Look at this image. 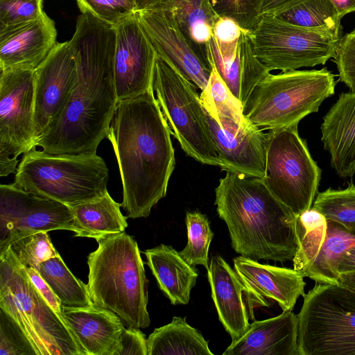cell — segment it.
Returning a JSON list of instances; mask_svg holds the SVG:
<instances>
[{
    "mask_svg": "<svg viewBox=\"0 0 355 355\" xmlns=\"http://www.w3.org/2000/svg\"><path fill=\"white\" fill-rule=\"evenodd\" d=\"M69 42L78 81L64 112L35 146L52 155L96 153L107 138L118 103L114 73L116 29L83 12Z\"/></svg>",
    "mask_w": 355,
    "mask_h": 355,
    "instance_id": "1",
    "label": "cell"
},
{
    "mask_svg": "<svg viewBox=\"0 0 355 355\" xmlns=\"http://www.w3.org/2000/svg\"><path fill=\"white\" fill-rule=\"evenodd\" d=\"M171 135L153 88L118 101L107 138L118 162L127 218H146L165 197L175 165Z\"/></svg>",
    "mask_w": 355,
    "mask_h": 355,
    "instance_id": "2",
    "label": "cell"
},
{
    "mask_svg": "<svg viewBox=\"0 0 355 355\" xmlns=\"http://www.w3.org/2000/svg\"><path fill=\"white\" fill-rule=\"evenodd\" d=\"M219 217L236 252L254 260L293 261L300 250L297 216L263 178L226 171L215 189Z\"/></svg>",
    "mask_w": 355,
    "mask_h": 355,
    "instance_id": "3",
    "label": "cell"
},
{
    "mask_svg": "<svg viewBox=\"0 0 355 355\" xmlns=\"http://www.w3.org/2000/svg\"><path fill=\"white\" fill-rule=\"evenodd\" d=\"M96 241L97 249L87 257L93 304L114 312L127 327H148V281L136 240L123 232Z\"/></svg>",
    "mask_w": 355,
    "mask_h": 355,
    "instance_id": "4",
    "label": "cell"
},
{
    "mask_svg": "<svg viewBox=\"0 0 355 355\" xmlns=\"http://www.w3.org/2000/svg\"><path fill=\"white\" fill-rule=\"evenodd\" d=\"M0 308L19 326L36 355H85L10 247L0 252Z\"/></svg>",
    "mask_w": 355,
    "mask_h": 355,
    "instance_id": "5",
    "label": "cell"
},
{
    "mask_svg": "<svg viewBox=\"0 0 355 355\" xmlns=\"http://www.w3.org/2000/svg\"><path fill=\"white\" fill-rule=\"evenodd\" d=\"M107 182V166L96 153L52 155L34 147L24 154L13 184L71 207L105 196Z\"/></svg>",
    "mask_w": 355,
    "mask_h": 355,
    "instance_id": "6",
    "label": "cell"
},
{
    "mask_svg": "<svg viewBox=\"0 0 355 355\" xmlns=\"http://www.w3.org/2000/svg\"><path fill=\"white\" fill-rule=\"evenodd\" d=\"M335 76L326 67L270 73L250 94L243 114L263 130L298 125L334 94Z\"/></svg>",
    "mask_w": 355,
    "mask_h": 355,
    "instance_id": "7",
    "label": "cell"
},
{
    "mask_svg": "<svg viewBox=\"0 0 355 355\" xmlns=\"http://www.w3.org/2000/svg\"><path fill=\"white\" fill-rule=\"evenodd\" d=\"M297 318L300 355H355V291L317 283Z\"/></svg>",
    "mask_w": 355,
    "mask_h": 355,
    "instance_id": "8",
    "label": "cell"
},
{
    "mask_svg": "<svg viewBox=\"0 0 355 355\" xmlns=\"http://www.w3.org/2000/svg\"><path fill=\"white\" fill-rule=\"evenodd\" d=\"M153 88L172 135L186 154L203 164L220 166L197 87L157 55Z\"/></svg>",
    "mask_w": 355,
    "mask_h": 355,
    "instance_id": "9",
    "label": "cell"
},
{
    "mask_svg": "<svg viewBox=\"0 0 355 355\" xmlns=\"http://www.w3.org/2000/svg\"><path fill=\"white\" fill-rule=\"evenodd\" d=\"M297 125L268 132L263 179L272 194L297 216L311 208L322 173Z\"/></svg>",
    "mask_w": 355,
    "mask_h": 355,
    "instance_id": "10",
    "label": "cell"
},
{
    "mask_svg": "<svg viewBox=\"0 0 355 355\" xmlns=\"http://www.w3.org/2000/svg\"><path fill=\"white\" fill-rule=\"evenodd\" d=\"M250 34L256 56L270 71L323 65L334 57L339 42L270 14L261 15Z\"/></svg>",
    "mask_w": 355,
    "mask_h": 355,
    "instance_id": "11",
    "label": "cell"
},
{
    "mask_svg": "<svg viewBox=\"0 0 355 355\" xmlns=\"http://www.w3.org/2000/svg\"><path fill=\"white\" fill-rule=\"evenodd\" d=\"M36 141L35 70H0V176L15 173Z\"/></svg>",
    "mask_w": 355,
    "mask_h": 355,
    "instance_id": "12",
    "label": "cell"
},
{
    "mask_svg": "<svg viewBox=\"0 0 355 355\" xmlns=\"http://www.w3.org/2000/svg\"><path fill=\"white\" fill-rule=\"evenodd\" d=\"M56 230L75 232L70 206L13 183L0 185V252L21 237Z\"/></svg>",
    "mask_w": 355,
    "mask_h": 355,
    "instance_id": "13",
    "label": "cell"
},
{
    "mask_svg": "<svg viewBox=\"0 0 355 355\" xmlns=\"http://www.w3.org/2000/svg\"><path fill=\"white\" fill-rule=\"evenodd\" d=\"M70 42H57L35 69V132L37 141L58 121L78 81ZM36 141V142H37Z\"/></svg>",
    "mask_w": 355,
    "mask_h": 355,
    "instance_id": "14",
    "label": "cell"
},
{
    "mask_svg": "<svg viewBox=\"0 0 355 355\" xmlns=\"http://www.w3.org/2000/svg\"><path fill=\"white\" fill-rule=\"evenodd\" d=\"M137 19L157 55L184 78L203 91L211 67L200 56L166 6L136 12Z\"/></svg>",
    "mask_w": 355,
    "mask_h": 355,
    "instance_id": "15",
    "label": "cell"
},
{
    "mask_svg": "<svg viewBox=\"0 0 355 355\" xmlns=\"http://www.w3.org/2000/svg\"><path fill=\"white\" fill-rule=\"evenodd\" d=\"M203 111L221 170L263 179L268 132L249 119L244 122L225 117L215 120L204 108Z\"/></svg>",
    "mask_w": 355,
    "mask_h": 355,
    "instance_id": "16",
    "label": "cell"
},
{
    "mask_svg": "<svg viewBox=\"0 0 355 355\" xmlns=\"http://www.w3.org/2000/svg\"><path fill=\"white\" fill-rule=\"evenodd\" d=\"M114 27V83L120 101L153 88L157 53L139 25L136 12Z\"/></svg>",
    "mask_w": 355,
    "mask_h": 355,
    "instance_id": "17",
    "label": "cell"
},
{
    "mask_svg": "<svg viewBox=\"0 0 355 355\" xmlns=\"http://www.w3.org/2000/svg\"><path fill=\"white\" fill-rule=\"evenodd\" d=\"M233 263L245 288L251 319L254 320L252 306H268L267 299L288 311H293L297 299L305 295L304 277L294 268L262 264L242 255L235 257Z\"/></svg>",
    "mask_w": 355,
    "mask_h": 355,
    "instance_id": "18",
    "label": "cell"
},
{
    "mask_svg": "<svg viewBox=\"0 0 355 355\" xmlns=\"http://www.w3.org/2000/svg\"><path fill=\"white\" fill-rule=\"evenodd\" d=\"M55 21L45 12L19 28L0 33V70H35L58 42Z\"/></svg>",
    "mask_w": 355,
    "mask_h": 355,
    "instance_id": "19",
    "label": "cell"
},
{
    "mask_svg": "<svg viewBox=\"0 0 355 355\" xmlns=\"http://www.w3.org/2000/svg\"><path fill=\"white\" fill-rule=\"evenodd\" d=\"M62 317L86 355H119L121 319L94 304L83 308L62 306Z\"/></svg>",
    "mask_w": 355,
    "mask_h": 355,
    "instance_id": "20",
    "label": "cell"
},
{
    "mask_svg": "<svg viewBox=\"0 0 355 355\" xmlns=\"http://www.w3.org/2000/svg\"><path fill=\"white\" fill-rule=\"evenodd\" d=\"M207 277L218 319L232 342L236 341L246 333L250 324L243 298L244 286L235 270L220 255L211 257Z\"/></svg>",
    "mask_w": 355,
    "mask_h": 355,
    "instance_id": "21",
    "label": "cell"
},
{
    "mask_svg": "<svg viewBox=\"0 0 355 355\" xmlns=\"http://www.w3.org/2000/svg\"><path fill=\"white\" fill-rule=\"evenodd\" d=\"M223 355H300L297 318L292 311L250 324L246 333L230 345Z\"/></svg>",
    "mask_w": 355,
    "mask_h": 355,
    "instance_id": "22",
    "label": "cell"
},
{
    "mask_svg": "<svg viewBox=\"0 0 355 355\" xmlns=\"http://www.w3.org/2000/svg\"><path fill=\"white\" fill-rule=\"evenodd\" d=\"M321 141L340 178L355 173V92L341 93L323 117Z\"/></svg>",
    "mask_w": 355,
    "mask_h": 355,
    "instance_id": "23",
    "label": "cell"
},
{
    "mask_svg": "<svg viewBox=\"0 0 355 355\" xmlns=\"http://www.w3.org/2000/svg\"><path fill=\"white\" fill-rule=\"evenodd\" d=\"M327 221L326 238L318 256L300 272L317 283L336 284L339 274L355 272V228Z\"/></svg>",
    "mask_w": 355,
    "mask_h": 355,
    "instance_id": "24",
    "label": "cell"
},
{
    "mask_svg": "<svg viewBox=\"0 0 355 355\" xmlns=\"http://www.w3.org/2000/svg\"><path fill=\"white\" fill-rule=\"evenodd\" d=\"M147 265L160 290L173 305L187 304L198 277V270L189 265L172 246L160 244L144 252Z\"/></svg>",
    "mask_w": 355,
    "mask_h": 355,
    "instance_id": "25",
    "label": "cell"
},
{
    "mask_svg": "<svg viewBox=\"0 0 355 355\" xmlns=\"http://www.w3.org/2000/svg\"><path fill=\"white\" fill-rule=\"evenodd\" d=\"M107 192L103 197L71 206L74 218V236L92 238L98 241L105 236L125 232L127 217Z\"/></svg>",
    "mask_w": 355,
    "mask_h": 355,
    "instance_id": "26",
    "label": "cell"
},
{
    "mask_svg": "<svg viewBox=\"0 0 355 355\" xmlns=\"http://www.w3.org/2000/svg\"><path fill=\"white\" fill-rule=\"evenodd\" d=\"M217 72L243 105L257 85L270 73L256 56L250 31L245 29H243L239 40L236 58Z\"/></svg>",
    "mask_w": 355,
    "mask_h": 355,
    "instance_id": "27",
    "label": "cell"
},
{
    "mask_svg": "<svg viewBox=\"0 0 355 355\" xmlns=\"http://www.w3.org/2000/svg\"><path fill=\"white\" fill-rule=\"evenodd\" d=\"M148 355H213L201 333L190 326L186 317L156 328L147 338Z\"/></svg>",
    "mask_w": 355,
    "mask_h": 355,
    "instance_id": "28",
    "label": "cell"
},
{
    "mask_svg": "<svg viewBox=\"0 0 355 355\" xmlns=\"http://www.w3.org/2000/svg\"><path fill=\"white\" fill-rule=\"evenodd\" d=\"M164 6L172 10L183 33L200 56L208 62L206 45L213 36L212 28L220 17L210 1L170 0Z\"/></svg>",
    "mask_w": 355,
    "mask_h": 355,
    "instance_id": "29",
    "label": "cell"
},
{
    "mask_svg": "<svg viewBox=\"0 0 355 355\" xmlns=\"http://www.w3.org/2000/svg\"><path fill=\"white\" fill-rule=\"evenodd\" d=\"M279 19L340 40L343 37L340 18L330 0H302L275 15Z\"/></svg>",
    "mask_w": 355,
    "mask_h": 355,
    "instance_id": "30",
    "label": "cell"
},
{
    "mask_svg": "<svg viewBox=\"0 0 355 355\" xmlns=\"http://www.w3.org/2000/svg\"><path fill=\"white\" fill-rule=\"evenodd\" d=\"M36 270L58 297L62 307L83 308L94 304L87 285L73 275L60 254L40 263Z\"/></svg>",
    "mask_w": 355,
    "mask_h": 355,
    "instance_id": "31",
    "label": "cell"
},
{
    "mask_svg": "<svg viewBox=\"0 0 355 355\" xmlns=\"http://www.w3.org/2000/svg\"><path fill=\"white\" fill-rule=\"evenodd\" d=\"M327 223L325 217L313 207L297 216L300 250L293 260L295 270L300 272L318 256L326 238Z\"/></svg>",
    "mask_w": 355,
    "mask_h": 355,
    "instance_id": "32",
    "label": "cell"
},
{
    "mask_svg": "<svg viewBox=\"0 0 355 355\" xmlns=\"http://www.w3.org/2000/svg\"><path fill=\"white\" fill-rule=\"evenodd\" d=\"M208 84L200 95L203 108L215 119L229 118L238 122L248 119L243 114V105L223 81L216 69L211 66Z\"/></svg>",
    "mask_w": 355,
    "mask_h": 355,
    "instance_id": "33",
    "label": "cell"
},
{
    "mask_svg": "<svg viewBox=\"0 0 355 355\" xmlns=\"http://www.w3.org/2000/svg\"><path fill=\"white\" fill-rule=\"evenodd\" d=\"M313 208L327 220L333 221L347 230L355 228V185L351 182L345 189L329 188L318 193Z\"/></svg>",
    "mask_w": 355,
    "mask_h": 355,
    "instance_id": "34",
    "label": "cell"
},
{
    "mask_svg": "<svg viewBox=\"0 0 355 355\" xmlns=\"http://www.w3.org/2000/svg\"><path fill=\"white\" fill-rule=\"evenodd\" d=\"M185 223L188 242L179 254L189 265H202L208 270L209 249L214 237L208 218L198 211H187Z\"/></svg>",
    "mask_w": 355,
    "mask_h": 355,
    "instance_id": "35",
    "label": "cell"
},
{
    "mask_svg": "<svg viewBox=\"0 0 355 355\" xmlns=\"http://www.w3.org/2000/svg\"><path fill=\"white\" fill-rule=\"evenodd\" d=\"M9 247L25 267L35 269L40 263L59 254L47 232H40L17 239Z\"/></svg>",
    "mask_w": 355,
    "mask_h": 355,
    "instance_id": "36",
    "label": "cell"
},
{
    "mask_svg": "<svg viewBox=\"0 0 355 355\" xmlns=\"http://www.w3.org/2000/svg\"><path fill=\"white\" fill-rule=\"evenodd\" d=\"M44 12L43 0H0V33L25 26Z\"/></svg>",
    "mask_w": 355,
    "mask_h": 355,
    "instance_id": "37",
    "label": "cell"
},
{
    "mask_svg": "<svg viewBox=\"0 0 355 355\" xmlns=\"http://www.w3.org/2000/svg\"><path fill=\"white\" fill-rule=\"evenodd\" d=\"M81 13L87 12L112 26L137 12L135 0H76Z\"/></svg>",
    "mask_w": 355,
    "mask_h": 355,
    "instance_id": "38",
    "label": "cell"
},
{
    "mask_svg": "<svg viewBox=\"0 0 355 355\" xmlns=\"http://www.w3.org/2000/svg\"><path fill=\"white\" fill-rule=\"evenodd\" d=\"M220 17L235 20L245 30H252L261 17L263 0H209Z\"/></svg>",
    "mask_w": 355,
    "mask_h": 355,
    "instance_id": "39",
    "label": "cell"
},
{
    "mask_svg": "<svg viewBox=\"0 0 355 355\" xmlns=\"http://www.w3.org/2000/svg\"><path fill=\"white\" fill-rule=\"evenodd\" d=\"M35 354L17 322L0 308V355Z\"/></svg>",
    "mask_w": 355,
    "mask_h": 355,
    "instance_id": "40",
    "label": "cell"
},
{
    "mask_svg": "<svg viewBox=\"0 0 355 355\" xmlns=\"http://www.w3.org/2000/svg\"><path fill=\"white\" fill-rule=\"evenodd\" d=\"M333 58L338 80L355 92V28L340 38Z\"/></svg>",
    "mask_w": 355,
    "mask_h": 355,
    "instance_id": "41",
    "label": "cell"
},
{
    "mask_svg": "<svg viewBox=\"0 0 355 355\" xmlns=\"http://www.w3.org/2000/svg\"><path fill=\"white\" fill-rule=\"evenodd\" d=\"M242 31L235 20L227 17H220L212 28L213 37L220 46L237 44Z\"/></svg>",
    "mask_w": 355,
    "mask_h": 355,
    "instance_id": "42",
    "label": "cell"
},
{
    "mask_svg": "<svg viewBox=\"0 0 355 355\" xmlns=\"http://www.w3.org/2000/svg\"><path fill=\"white\" fill-rule=\"evenodd\" d=\"M120 342L119 355H148L147 339L139 329L124 327Z\"/></svg>",
    "mask_w": 355,
    "mask_h": 355,
    "instance_id": "43",
    "label": "cell"
},
{
    "mask_svg": "<svg viewBox=\"0 0 355 355\" xmlns=\"http://www.w3.org/2000/svg\"><path fill=\"white\" fill-rule=\"evenodd\" d=\"M27 273L37 291L40 293L49 305L62 317V305L60 300L49 285L42 277L37 270L33 268L25 267Z\"/></svg>",
    "mask_w": 355,
    "mask_h": 355,
    "instance_id": "44",
    "label": "cell"
},
{
    "mask_svg": "<svg viewBox=\"0 0 355 355\" xmlns=\"http://www.w3.org/2000/svg\"><path fill=\"white\" fill-rule=\"evenodd\" d=\"M300 1L302 0H263L261 15L263 14L277 15Z\"/></svg>",
    "mask_w": 355,
    "mask_h": 355,
    "instance_id": "45",
    "label": "cell"
},
{
    "mask_svg": "<svg viewBox=\"0 0 355 355\" xmlns=\"http://www.w3.org/2000/svg\"><path fill=\"white\" fill-rule=\"evenodd\" d=\"M340 18L349 13L355 12V0H330Z\"/></svg>",
    "mask_w": 355,
    "mask_h": 355,
    "instance_id": "46",
    "label": "cell"
},
{
    "mask_svg": "<svg viewBox=\"0 0 355 355\" xmlns=\"http://www.w3.org/2000/svg\"><path fill=\"white\" fill-rule=\"evenodd\" d=\"M137 12L159 8L166 4L170 0H135Z\"/></svg>",
    "mask_w": 355,
    "mask_h": 355,
    "instance_id": "47",
    "label": "cell"
},
{
    "mask_svg": "<svg viewBox=\"0 0 355 355\" xmlns=\"http://www.w3.org/2000/svg\"><path fill=\"white\" fill-rule=\"evenodd\" d=\"M336 284L355 291V272L339 274Z\"/></svg>",
    "mask_w": 355,
    "mask_h": 355,
    "instance_id": "48",
    "label": "cell"
}]
</instances>
